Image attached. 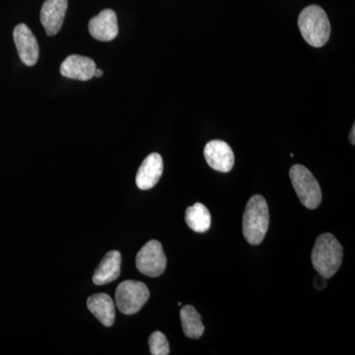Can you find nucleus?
<instances>
[{
	"instance_id": "obj_11",
	"label": "nucleus",
	"mask_w": 355,
	"mask_h": 355,
	"mask_svg": "<svg viewBox=\"0 0 355 355\" xmlns=\"http://www.w3.org/2000/svg\"><path fill=\"white\" fill-rule=\"evenodd\" d=\"M163 174V159L160 154L151 153L144 159L137 171L135 183L142 191L150 190Z\"/></svg>"
},
{
	"instance_id": "obj_14",
	"label": "nucleus",
	"mask_w": 355,
	"mask_h": 355,
	"mask_svg": "<svg viewBox=\"0 0 355 355\" xmlns=\"http://www.w3.org/2000/svg\"><path fill=\"white\" fill-rule=\"evenodd\" d=\"M87 307L105 327L113 326L116 310L113 299L108 294L98 293L87 299Z\"/></svg>"
},
{
	"instance_id": "obj_16",
	"label": "nucleus",
	"mask_w": 355,
	"mask_h": 355,
	"mask_svg": "<svg viewBox=\"0 0 355 355\" xmlns=\"http://www.w3.org/2000/svg\"><path fill=\"white\" fill-rule=\"evenodd\" d=\"M180 316H181L182 326L186 336L193 340L202 338L205 333V326L202 324V317L193 306H184L180 312Z\"/></svg>"
},
{
	"instance_id": "obj_15",
	"label": "nucleus",
	"mask_w": 355,
	"mask_h": 355,
	"mask_svg": "<svg viewBox=\"0 0 355 355\" xmlns=\"http://www.w3.org/2000/svg\"><path fill=\"white\" fill-rule=\"evenodd\" d=\"M184 220L191 230L198 233L207 232L211 225V216L209 210L200 202L195 203L187 209Z\"/></svg>"
},
{
	"instance_id": "obj_8",
	"label": "nucleus",
	"mask_w": 355,
	"mask_h": 355,
	"mask_svg": "<svg viewBox=\"0 0 355 355\" xmlns=\"http://www.w3.org/2000/svg\"><path fill=\"white\" fill-rule=\"evenodd\" d=\"M13 38L23 64L27 67L36 64L39 60V44L30 28L25 24L16 26Z\"/></svg>"
},
{
	"instance_id": "obj_17",
	"label": "nucleus",
	"mask_w": 355,
	"mask_h": 355,
	"mask_svg": "<svg viewBox=\"0 0 355 355\" xmlns=\"http://www.w3.org/2000/svg\"><path fill=\"white\" fill-rule=\"evenodd\" d=\"M149 347L151 354L168 355L170 354L169 343L164 334L161 331H154L149 338Z\"/></svg>"
},
{
	"instance_id": "obj_18",
	"label": "nucleus",
	"mask_w": 355,
	"mask_h": 355,
	"mask_svg": "<svg viewBox=\"0 0 355 355\" xmlns=\"http://www.w3.org/2000/svg\"><path fill=\"white\" fill-rule=\"evenodd\" d=\"M354 135H355V127H354H354H352V132H350V135H349V141H350V144H354H354H355Z\"/></svg>"
},
{
	"instance_id": "obj_19",
	"label": "nucleus",
	"mask_w": 355,
	"mask_h": 355,
	"mask_svg": "<svg viewBox=\"0 0 355 355\" xmlns=\"http://www.w3.org/2000/svg\"><path fill=\"white\" fill-rule=\"evenodd\" d=\"M94 76L97 77V78H100V77L103 76V71L101 69H97L95 70Z\"/></svg>"
},
{
	"instance_id": "obj_5",
	"label": "nucleus",
	"mask_w": 355,
	"mask_h": 355,
	"mask_svg": "<svg viewBox=\"0 0 355 355\" xmlns=\"http://www.w3.org/2000/svg\"><path fill=\"white\" fill-rule=\"evenodd\" d=\"M150 292L144 282L125 280L116 291V304L123 314L133 315L148 301Z\"/></svg>"
},
{
	"instance_id": "obj_12",
	"label": "nucleus",
	"mask_w": 355,
	"mask_h": 355,
	"mask_svg": "<svg viewBox=\"0 0 355 355\" xmlns=\"http://www.w3.org/2000/svg\"><path fill=\"white\" fill-rule=\"evenodd\" d=\"M96 69L92 58L73 55H69L60 65V73L67 78L88 81L94 77Z\"/></svg>"
},
{
	"instance_id": "obj_1",
	"label": "nucleus",
	"mask_w": 355,
	"mask_h": 355,
	"mask_svg": "<svg viewBox=\"0 0 355 355\" xmlns=\"http://www.w3.org/2000/svg\"><path fill=\"white\" fill-rule=\"evenodd\" d=\"M343 258V248L331 233H324L317 238L311 261L315 270L324 279H331L340 268Z\"/></svg>"
},
{
	"instance_id": "obj_6",
	"label": "nucleus",
	"mask_w": 355,
	"mask_h": 355,
	"mask_svg": "<svg viewBox=\"0 0 355 355\" xmlns=\"http://www.w3.org/2000/svg\"><path fill=\"white\" fill-rule=\"evenodd\" d=\"M137 270L149 277H158L165 272L167 258L162 244L157 240L147 242L137 254Z\"/></svg>"
},
{
	"instance_id": "obj_10",
	"label": "nucleus",
	"mask_w": 355,
	"mask_h": 355,
	"mask_svg": "<svg viewBox=\"0 0 355 355\" xmlns=\"http://www.w3.org/2000/svg\"><path fill=\"white\" fill-rule=\"evenodd\" d=\"M88 29L91 36L98 41H112L118 36L119 33L116 13L112 9H105L90 20Z\"/></svg>"
},
{
	"instance_id": "obj_7",
	"label": "nucleus",
	"mask_w": 355,
	"mask_h": 355,
	"mask_svg": "<svg viewBox=\"0 0 355 355\" xmlns=\"http://www.w3.org/2000/svg\"><path fill=\"white\" fill-rule=\"evenodd\" d=\"M205 158L212 169L230 172L234 167L235 156L232 148L222 140H211L205 147Z\"/></svg>"
},
{
	"instance_id": "obj_13",
	"label": "nucleus",
	"mask_w": 355,
	"mask_h": 355,
	"mask_svg": "<svg viewBox=\"0 0 355 355\" xmlns=\"http://www.w3.org/2000/svg\"><path fill=\"white\" fill-rule=\"evenodd\" d=\"M121 263L120 252L111 251L105 254L93 275V282L96 286H105L118 279L121 275Z\"/></svg>"
},
{
	"instance_id": "obj_9",
	"label": "nucleus",
	"mask_w": 355,
	"mask_h": 355,
	"mask_svg": "<svg viewBox=\"0 0 355 355\" xmlns=\"http://www.w3.org/2000/svg\"><path fill=\"white\" fill-rule=\"evenodd\" d=\"M67 0H46L42 6L40 19L48 36H55L64 24Z\"/></svg>"
},
{
	"instance_id": "obj_2",
	"label": "nucleus",
	"mask_w": 355,
	"mask_h": 355,
	"mask_svg": "<svg viewBox=\"0 0 355 355\" xmlns=\"http://www.w3.org/2000/svg\"><path fill=\"white\" fill-rule=\"evenodd\" d=\"M270 225V211L266 198L256 195L250 198L243 216V234L251 245H260Z\"/></svg>"
},
{
	"instance_id": "obj_3",
	"label": "nucleus",
	"mask_w": 355,
	"mask_h": 355,
	"mask_svg": "<svg viewBox=\"0 0 355 355\" xmlns=\"http://www.w3.org/2000/svg\"><path fill=\"white\" fill-rule=\"evenodd\" d=\"M298 26L303 38L314 48H322L330 39V20L319 6H310L303 9L299 15Z\"/></svg>"
},
{
	"instance_id": "obj_4",
	"label": "nucleus",
	"mask_w": 355,
	"mask_h": 355,
	"mask_svg": "<svg viewBox=\"0 0 355 355\" xmlns=\"http://www.w3.org/2000/svg\"><path fill=\"white\" fill-rule=\"evenodd\" d=\"M289 176L301 203L308 209H317L321 205L322 191L316 178L302 165L292 166Z\"/></svg>"
}]
</instances>
